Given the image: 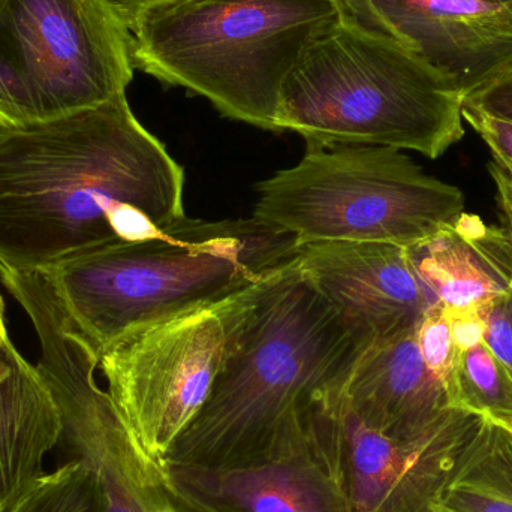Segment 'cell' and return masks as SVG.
Here are the masks:
<instances>
[{
    "label": "cell",
    "mask_w": 512,
    "mask_h": 512,
    "mask_svg": "<svg viewBox=\"0 0 512 512\" xmlns=\"http://www.w3.org/2000/svg\"><path fill=\"white\" fill-rule=\"evenodd\" d=\"M185 171L126 93L47 122L0 125V265L53 270L186 218Z\"/></svg>",
    "instance_id": "obj_1"
},
{
    "label": "cell",
    "mask_w": 512,
    "mask_h": 512,
    "mask_svg": "<svg viewBox=\"0 0 512 512\" xmlns=\"http://www.w3.org/2000/svg\"><path fill=\"white\" fill-rule=\"evenodd\" d=\"M361 352L300 264L286 268L256 289L206 403L165 463L228 468L267 456L312 400L345 387Z\"/></svg>",
    "instance_id": "obj_2"
},
{
    "label": "cell",
    "mask_w": 512,
    "mask_h": 512,
    "mask_svg": "<svg viewBox=\"0 0 512 512\" xmlns=\"http://www.w3.org/2000/svg\"><path fill=\"white\" fill-rule=\"evenodd\" d=\"M297 237L251 219L185 218L161 236L120 243L47 271L99 358L137 328L237 297L300 261Z\"/></svg>",
    "instance_id": "obj_3"
},
{
    "label": "cell",
    "mask_w": 512,
    "mask_h": 512,
    "mask_svg": "<svg viewBox=\"0 0 512 512\" xmlns=\"http://www.w3.org/2000/svg\"><path fill=\"white\" fill-rule=\"evenodd\" d=\"M463 104L456 84L411 48L339 18L289 72L277 128L306 147L381 146L436 159L465 135Z\"/></svg>",
    "instance_id": "obj_4"
},
{
    "label": "cell",
    "mask_w": 512,
    "mask_h": 512,
    "mask_svg": "<svg viewBox=\"0 0 512 512\" xmlns=\"http://www.w3.org/2000/svg\"><path fill=\"white\" fill-rule=\"evenodd\" d=\"M339 18L334 0H179L143 12L129 27L132 60L228 119L279 132L289 72Z\"/></svg>",
    "instance_id": "obj_5"
},
{
    "label": "cell",
    "mask_w": 512,
    "mask_h": 512,
    "mask_svg": "<svg viewBox=\"0 0 512 512\" xmlns=\"http://www.w3.org/2000/svg\"><path fill=\"white\" fill-rule=\"evenodd\" d=\"M254 218L324 242L420 245L465 213L456 186L427 176L400 150L381 146L306 147L297 165L258 183Z\"/></svg>",
    "instance_id": "obj_6"
},
{
    "label": "cell",
    "mask_w": 512,
    "mask_h": 512,
    "mask_svg": "<svg viewBox=\"0 0 512 512\" xmlns=\"http://www.w3.org/2000/svg\"><path fill=\"white\" fill-rule=\"evenodd\" d=\"M0 280L26 310L41 345L39 375L62 417L57 447L98 484L102 512H194L174 492L165 463L132 435L107 391L95 381L99 357L72 324L50 277L0 267Z\"/></svg>",
    "instance_id": "obj_7"
},
{
    "label": "cell",
    "mask_w": 512,
    "mask_h": 512,
    "mask_svg": "<svg viewBox=\"0 0 512 512\" xmlns=\"http://www.w3.org/2000/svg\"><path fill=\"white\" fill-rule=\"evenodd\" d=\"M134 71L131 32L104 0H0V125L104 104Z\"/></svg>",
    "instance_id": "obj_8"
},
{
    "label": "cell",
    "mask_w": 512,
    "mask_h": 512,
    "mask_svg": "<svg viewBox=\"0 0 512 512\" xmlns=\"http://www.w3.org/2000/svg\"><path fill=\"white\" fill-rule=\"evenodd\" d=\"M261 285L222 303L137 328L99 358L107 393L153 459L165 463L174 442L203 408Z\"/></svg>",
    "instance_id": "obj_9"
},
{
    "label": "cell",
    "mask_w": 512,
    "mask_h": 512,
    "mask_svg": "<svg viewBox=\"0 0 512 512\" xmlns=\"http://www.w3.org/2000/svg\"><path fill=\"white\" fill-rule=\"evenodd\" d=\"M316 459L354 512H430L487 418L460 409L430 438L399 442L370 429L342 397H316L304 409Z\"/></svg>",
    "instance_id": "obj_10"
},
{
    "label": "cell",
    "mask_w": 512,
    "mask_h": 512,
    "mask_svg": "<svg viewBox=\"0 0 512 512\" xmlns=\"http://www.w3.org/2000/svg\"><path fill=\"white\" fill-rule=\"evenodd\" d=\"M340 18L402 42L463 98L512 69V9L478 0H334Z\"/></svg>",
    "instance_id": "obj_11"
},
{
    "label": "cell",
    "mask_w": 512,
    "mask_h": 512,
    "mask_svg": "<svg viewBox=\"0 0 512 512\" xmlns=\"http://www.w3.org/2000/svg\"><path fill=\"white\" fill-rule=\"evenodd\" d=\"M298 264L363 351L415 333L441 304L402 246L309 243L301 245Z\"/></svg>",
    "instance_id": "obj_12"
},
{
    "label": "cell",
    "mask_w": 512,
    "mask_h": 512,
    "mask_svg": "<svg viewBox=\"0 0 512 512\" xmlns=\"http://www.w3.org/2000/svg\"><path fill=\"white\" fill-rule=\"evenodd\" d=\"M174 492L194 512H354L319 463L303 424L271 453L228 468L165 463Z\"/></svg>",
    "instance_id": "obj_13"
},
{
    "label": "cell",
    "mask_w": 512,
    "mask_h": 512,
    "mask_svg": "<svg viewBox=\"0 0 512 512\" xmlns=\"http://www.w3.org/2000/svg\"><path fill=\"white\" fill-rule=\"evenodd\" d=\"M415 333L364 349L342 390L366 426L406 444L435 435L460 411L424 363Z\"/></svg>",
    "instance_id": "obj_14"
},
{
    "label": "cell",
    "mask_w": 512,
    "mask_h": 512,
    "mask_svg": "<svg viewBox=\"0 0 512 512\" xmlns=\"http://www.w3.org/2000/svg\"><path fill=\"white\" fill-rule=\"evenodd\" d=\"M420 276L448 312H477L512 285L508 228L463 213L456 225L408 248Z\"/></svg>",
    "instance_id": "obj_15"
},
{
    "label": "cell",
    "mask_w": 512,
    "mask_h": 512,
    "mask_svg": "<svg viewBox=\"0 0 512 512\" xmlns=\"http://www.w3.org/2000/svg\"><path fill=\"white\" fill-rule=\"evenodd\" d=\"M11 370L0 381V507L11 511L45 477L44 460L57 448L62 417L38 369L6 340Z\"/></svg>",
    "instance_id": "obj_16"
},
{
    "label": "cell",
    "mask_w": 512,
    "mask_h": 512,
    "mask_svg": "<svg viewBox=\"0 0 512 512\" xmlns=\"http://www.w3.org/2000/svg\"><path fill=\"white\" fill-rule=\"evenodd\" d=\"M430 512H512V432L486 420Z\"/></svg>",
    "instance_id": "obj_17"
},
{
    "label": "cell",
    "mask_w": 512,
    "mask_h": 512,
    "mask_svg": "<svg viewBox=\"0 0 512 512\" xmlns=\"http://www.w3.org/2000/svg\"><path fill=\"white\" fill-rule=\"evenodd\" d=\"M448 397L453 408L512 427V376L484 342L457 352Z\"/></svg>",
    "instance_id": "obj_18"
},
{
    "label": "cell",
    "mask_w": 512,
    "mask_h": 512,
    "mask_svg": "<svg viewBox=\"0 0 512 512\" xmlns=\"http://www.w3.org/2000/svg\"><path fill=\"white\" fill-rule=\"evenodd\" d=\"M8 512H102L101 495L92 472L68 460Z\"/></svg>",
    "instance_id": "obj_19"
},
{
    "label": "cell",
    "mask_w": 512,
    "mask_h": 512,
    "mask_svg": "<svg viewBox=\"0 0 512 512\" xmlns=\"http://www.w3.org/2000/svg\"><path fill=\"white\" fill-rule=\"evenodd\" d=\"M415 337H417L418 348L423 355L424 363L445 385L448 393V385L456 364L457 349L454 345L450 316L442 304H436L421 319Z\"/></svg>",
    "instance_id": "obj_20"
},
{
    "label": "cell",
    "mask_w": 512,
    "mask_h": 512,
    "mask_svg": "<svg viewBox=\"0 0 512 512\" xmlns=\"http://www.w3.org/2000/svg\"><path fill=\"white\" fill-rule=\"evenodd\" d=\"M463 120L483 138L492 152L495 167L512 191V125L487 116L483 111L463 104Z\"/></svg>",
    "instance_id": "obj_21"
},
{
    "label": "cell",
    "mask_w": 512,
    "mask_h": 512,
    "mask_svg": "<svg viewBox=\"0 0 512 512\" xmlns=\"http://www.w3.org/2000/svg\"><path fill=\"white\" fill-rule=\"evenodd\" d=\"M483 342L512 376V291L492 298L480 309Z\"/></svg>",
    "instance_id": "obj_22"
},
{
    "label": "cell",
    "mask_w": 512,
    "mask_h": 512,
    "mask_svg": "<svg viewBox=\"0 0 512 512\" xmlns=\"http://www.w3.org/2000/svg\"><path fill=\"white\" fill-rule=\"evenodd\" d=\"M465 104L512 125V69L465 98Z\"/></svg>",
    "instance_id": "obj_23"
},
{
    "label": "cell",
    "mask_w": 512,
    "mask_h": 512,
    "mask_svg": "<svg viewBox=\"0 0 512 512\" xmlns=\"http://www.w3.org/2000/svg\"><path fill=\"white\" fill-rule=\"evenodd\" d=\"M448 316H450L457 352L465 351V349L483 342L484 322L480 310L477 312H448Z\"/></svg>",
    "instance_id": "obj_24"
},
{
    "label": "cell",
    "mask_w": 512,
    "mask_h": 512,
    "mask_svg": "<svg viewBox=\"0 0 512 512\" xmlns=\"http://www.w3.org/2000/svg\"><path fill=\"white\" fill-rule=\"evenodd\" d=\"M104 2L119 15L120 20L129 29L143 12L156 8V6L179 2V0H104Z\"/></svg>",
    "instance_id": "obj_25"
},
{
    "label": "cell",
    "mask_w": 512,
    "mask_h": 512,
    "mask_svg": "<svg viewBox=\"0 0 512 512\" xmlns=\"http://www.w3.org/2000/svg\"><path fill=\"white\" fill-rule=\"evenodd\" d=\"M490 173L495 179L496 188H498L499 201H501V209L504 212L505 219H507L508 233H510L512 243V191L510 186L502 179L501 173L496 170L495 165H490ZM512 291V285H511Z\"/></svg>",
    "instance_id": "obj_26"
},
{
    "label": "cell",
    "mask_w": 512,
    "mask_h": 512,
    "mask_svg": "<svg viewBox=\"0 0 512 512\" xmlns=\"http://www.w3.org/2000/svg\"><path fill=\"white\" fill-rule=\"evenodd\" d=\"M3 345L5 343L0 345V381H3L9 375V370H11V364H9L8 355H6Z\"/></svg>",
    "instance_id": "obj_27"
},
{
    "label": "cell",
    "mask_w": 512,
    "mask_h": 512,
    "mask_svg": "<svg viewBox=\"0 0 512 512\" xmlns=\"http://www.w3.org/2000/svg\"><path fill=\"white\" fill-rule=\"evenodd\" d=\"M9 339L8 330L5 325V306H3V298L0 295V345Z\"/></svg>",
    "instance_id": "obj_28"
},
{
    "label": "cell",
    "mask_w": 512,
    "mask_h": 512,
    "mask_svg": "<svg viewBox=\"0 0 512 512\" xmlns=\"http://www.w3.org/2000/svg\"><path fill=\"white\" fill-rule=\"evenodd\" d=\"M478 2L489 3V5L504 6L512 9V0H478Z\"/></svg>",
    "instance_id": "obj_29"
},
{
    "label": "cell",
    "mask_w": 512,
    "mask_h": 512,
    "mask_svg": "<svg viewBox=\"0 0 512 512\" xmlns=\"http://www.w3.org/2000/svg\"><path fill=\"white\" fill-rule=\"evenodd\" d=\"M0 512H5V511L2 510V507H0Z\"/></svg>",
    "instance_id": "obj_30"
},
{
    "label": "cell",
    "mask_w": 512,
    "mask_h": 512,
    "mask_svg": "<svg viewBox=\"0 0 512 512\" xmlns=\"http://www.w3.org/2000/svg\"><path fill=\"white\" fill-rule=\"evenodd\" d=\"M510 430H511V432H512V427H511V429H510Z\"/></svg>",
    "instance_id": "obj_31"
}]
</instances>
